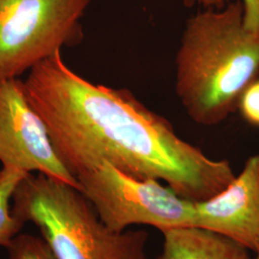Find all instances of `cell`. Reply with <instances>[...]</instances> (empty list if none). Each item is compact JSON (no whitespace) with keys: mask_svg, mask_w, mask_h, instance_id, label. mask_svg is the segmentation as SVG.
Here are the masks:
<instances>
[{"mask_svg":"<svg viewBox=\"0 0 259 259\" xmlns=\"http://www.w3.org/2000/svg\"><path fill=\"white\" fill-rule=\"evenodd\" d=\"M23 82L58 157L75 179L106 161L202 202L236 176L228 160L207 157L180 138L166 118L129 90L95 84L77 74L61 51L32 68Z\"/></svg>","mask_w":259,"mask_h":259,"instance_id":"cell-1","label":"cell"},{"mask_svg":"<svg viewBox=\"0 0 259 259\" xmlns=\"http://www.w3.org/2000/svg\"><path fill=\"white\" fill-rule=\"evenodd\" d=\"M175 90L195 123L211 127L237 111L259 77V38L243 25V5L204 9L186 21L175 59Z\"/></svg>","mask_w":259,"mask_h":259,"instance_id":"cell-2","label":"cell"},{"mask_svg":"<svg viewBox=\"0 0 259 259\" xmlns=\"http://www.w3.org/2000/svg\"><path fill=\"white\" fill-rule=\"evenodd\" d=\"M13 212L33 223L56 259H149L148 232H113L74 186L29 173L13 197Z\"/></svg>","mask_w":259,"mask_h":259,"instance_id":"cell-3","label":"cell"},{"mask_svg":"<svg viewBox=\"0 0 259 259\" xmlns=\"http://www.w3.org/2000/svg\"><path fill=\"white\" fill-rule=\"evenodd\" d=\"M92 0H0V81L19 78L83 37Z\"/></svg>","mask_w":259,"mask_h":259,"instance_id":"cell-4","label":"cell"},{"mask_svg":"<svg viewBox=\"0 0 259 259\" xmlns=\"http://www.w3.org/2000/svg\"><path fill=\"white\" fill-rule=\"evenodd\" d=\"M76 179L79 191L113 232L135 225H148L160 232L194 226L195 202L157 180L130 176L106 161Z\"/></svg>","mask_w":259,"mask_h":259,"instance_id":"cell-5","label":"cell"},{"mask_svg":"<svg viewBox=\"0 0 259 259\" xmlns=\"http://www.w3.org/2000/svg\"><path fill=\"white\" fill-rule=\"evenodd\" d=\"M0 161L72 185L79 183L58 157L46 123L28 99L19 78L0 81Z\"/></svg>","mask_w":259,"mask_h":259,"instance_id":"cell-6","label":"cell"},{"mask_svg":"<svg viewBox=\"0 0 259 259\" xmlns=\"http://www.w3.org/2000/svg\"><path fill=\"white\" fill-rule=\"evenodd\" d=\"M194 226L226 235L250 251L259 243V155L210 199L195 202Z\"/></svg>","mask_w":259,"mask_h":259,"instance_id":"cell-7","label":"cell"},{"mask_svg":"<svg viewBox=\"0 0 259 259\" xmlns=\"http://www.w3.org/2000/svg\"><path fill=\"white\" fill-rule=\"evenodd\" d=\"M157 259H253L250 250L232 238L201 227L165 230Z\"/></svg>","mask_w":259,"mask_h":259,"instance_id":"cell-8","label":"cell"},{"mask_svg":"<svg viewBox=\"0 0 259 259\" xmlns=\"http://www.w3.org/2000/svg\"><path fill=\"white\" fill-rule=\"evenodd\" d=\"M28 174L12 167L0 169V247L4 249L9 247L24 226L13 212L11 204L18 185Z\"/></svg>","mask_w":259,"mask_h":259,"instance_id":"cell-9","label":"cell"},{"mask_svg":"<svg viewBox=\"0 0 259 259\" xmlns=\"http://www.w3.org/2000/svg\"><path fill=\"white\" fill-rule=\"evenodd\" d=\"M6 250V259H56L42 237L29 233H19Z\"/></svg>","mask_w":259,"mask_h":259,"instance_id":"cell-10","label":"cell"},{"mask_svg":"<svg viewBox=\"0 0 259 259\" xmlns=\"http://www.w3.org/2000/svg\"><path fill=\"white\" fill-rule=\"evenodd\" d=\"M237 110L247 123L259 127V77L242 93Z\"/></svg>","mask_w":259,"mask_h":259,"instance_id":"cell-11","label":"cell"},{"mask_svg":"<svg viewBox=\"0 0 259 259\" xmlns=\"http://www.w3.org/2000/svg\"><path fill=\"white\" fill-rule=\"evenodd\" d=\"M241 2L244 28L259 38V0H242Z\"/></svg>","mask_w":259,"mask_h":259,"instance_id":"cell-12","label":"cell"},{"mask_svg":"<svg viewBox=\"0 0 259 259\" xmlns=\"http://www.w3.org/2000/svg\"><path fill=\"white\" fill-rule=\"evenodd\" d=\"M232 0H185L186 6H201L203 9H223Z\"/></svg>","mask_w":259,"mask_h":259,"instance_id":"cell-13","label":"cell"},{"mask_svg":"<svg viewBox=\"0 0 259 259\" xmlns=\"http://www.w3.org/2000/svg\"><path fill=\"white\" fill-rule=\"evenodd\" d=\"M254 253H255V255L253 256V259H259V243L256 250H254Z\"/></svg>","mask_w":259,"mask_h":259,"instance_id":"cell-14","label":"cell"}]
</instances>
